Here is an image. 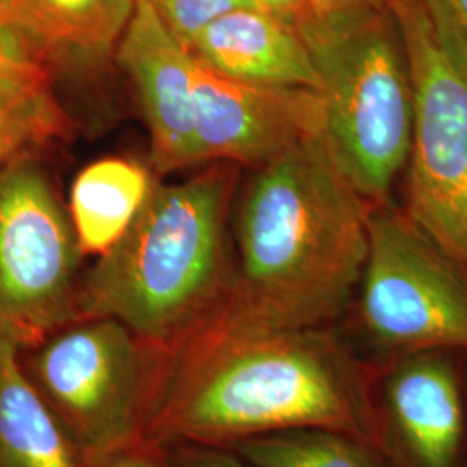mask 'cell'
I'll return each instance as SVG.
<instances>
[{
    "mask_svg": "<svg viewBox=\"0 0 467 467\" xmlns=\"http://www.w3.org/2000/svg\"><path fill=\"white\" fill-rule=\"evenodd\" d=\"M464 384H466V400H467V355H464Z\"/></svg>",
    "mask_w": 467,
    "mask_h": 467,
    "instance_id": "25",
    "label": "cell"
},
{
    "mask_svg": "<svg viewBox=\"0 0 467 467\" xmlns=\"http://www.w3.org/2000/svg\"><path fill=\"white\" fill-rule=\"evenodd\" d=\"M300 428L355 434L389 453L366 368L326 327L241 331L208 316L154 351L144 445L229 449Z\"/></svg>",
    "mask_w": 467,
    "mask_h": 467,
    "instance_id": "1",
    "label": "cell"
},
{
    "mask_svg": "<svg viewBox=\"0 0 467 467\" xmlns=\"http://www.w3.org/2000/svg\"><path fill=\"white\" fill-rule=\"evenodd\" d=\"M358 314L370 341L395 358L419 351L467 355V275L388 202L368 215Z\"/></svg>",
    "mask_w": 467,
    "mask_h": 467,
    "instance_id": "8",
    "label": "cell"
},
{
    "mask_svg": "<svg viewBox=\"0 0 467 467\" xmlns=\"http://www.w3.org/2000/svg\"><path fill=\"white\" fill-rule=\"evenodd\" d=\"M0 467H88L13 347H0Z\"/></svg>",
    "mask_w": 467,
    "mask_h": 467,
    "instance_id": "15",
    "label": "cell"
},
{
    "mask_svg": "<svg viewBox=\"0 0 467 467\" xmlns=\"http://www.w3.org/2000/svg\"><path fill=\"white\" fill-rule=\"evenodd\" d=\"M156 182L148 168L127 158H102L77 175L69 220L84 256L99 258L132 227Z\"/></svg>",
    "mask_w": 467,
    "mask_h": 467,
    "instance_id": "14",
    "label": "cell"
},
{
    "mask_svg": "<svg viewBox=\"0 0 467 467\" xmlns=\"http://www.w3.org/2000/svg\"><path fill=\"white\" fill-rule=\"evenodd\" d=\"M393 15L414 87L405 215L467 275V77L440 49L420 0Z\"/></svg>",
    "mask_w": 467,
    "mask_h": 467,
    "instance_id": "7",
    "label": "cell"
},
{
    "mask_svg": "<svg viewBox=\"0 0 467 467\" xmlns=\"http://www.w3.org/2000/svg\"><path fill=\"white\" fill-rule=\"evenodd\" d=\"M229 449L254 467H401L368 440L326 428L253 436Z\"/></svg>",
    "mask_w": 467,
    "mask_h": 467,
    "instance_id": "17",
    "label": "cell"
},
{
    "mask_svg": "<svg viewBox=\"0 0 467 467\" xmlns=\"http://www.w3.org/2000/svg\"><path fill=\"white\" fill-rule=\"evenodd\" d=\"M372 206L324 135L253 168L235 208L233 284L212 317L241 331L326 327L358 289Z\"/></svg>",
    "mask_w": 467,
    "mask_h": 467,
    "instance_id": "2",
    "label": "cell"
},
{
    "mask_svg": "<svg viewBox=\"0 0 467 467\" xmlns=\"http://www.w3.org/2000/svg\"><path fill=\"white\" fill-rule=\"evenodd\" d=\"M420 5L440 49L467 77V0H420Z\"/></svg>",
    "mask_w": 467,
    "mask_h": 467,
    "instance_id": "19",
    "label": "cell"
},
{
    "mask_svg": "<svg viewBox=\"0 0 467 467\" xmlns=\"http://www.w3.org/2000/svg\"><path fill=\"white\" fill-rule=\"evenodd\" d=\"M194 134L200 163L260 167L324 135V102L312 88L237 82L198 61Z\"/></svg>",
    "mask_w": 467,
    "mask_h": 467,
    "instance_id": "9",
    "label": "cell"
},
{
    "mask_svg": "<svg viewBox=\"0 0 467 467\" xmlns=\"http://www.w3.org/2000/svg\"><path fill=\"white\" fill-rule=\"evenodd\" d=\"M324 102V139L336 167L370 204L388 202L407 167L414 87L393 9L308 17Z\"/></svg>",
    "mask_w": 467,
    "mask_h": 467,
    "instance_id": "4",
    "label": "cell"
},
{
    "mask_svg": "<svg viewBox=\"0 0 467 467\" xmlns=\"http://www.w3.org/2000/svg\"><path fill=\"white\" fill-rule=\"evenodd\" d=\"M239 165L156 184L132 227L82 279V318L111 317L156 353L192 333L234 279L229 237Z\"/></svg>",
    "mask_w": 467,
    "mask_h": 467,
    "instance_id": "3",
    "label": "cell"
},
{
    "mask_svg": "<svg viewBox=\"0 0 467 467\" xmlns=\"http://www.w3.org/2000/svg\"><path fill=\"white\" fill-rule=\"evenodd\" d=\"M383 405L388 445L401 467L464 466V355L430 350L395 358L384 379Z\"/></svg>",
    "mask_w": 467,
    "mask_h": 467,
    "instance_id": "10",
    "label": "cell"
},
{
    "mask_svg": "<svg viewBox=\"0 0 467 467\" xmlns=\"http://www.w3.org/2000/svg\"><path fill=\"white\" fill-rule=\"evenodd\" d=\"M152 11L189 49L196 38L218 19L234 9L254 5L253 0H146ZM256 7V5H254Z\"/></svg>",
    "mask_w": 467,
    "mask_h": 467,
    "instance_id": "18",
    "label": "cell"
},
{
    "mask_svg": "<svg viewBox=\"0 0 467 467\" xmlns=\"http://www.w3.org/2000/svg\"><path fill=\"white\" fill-rule=\"evenodd\" d=\"M191 50L202 67L237 82L320 90L317 67L300 32L254 5L215 19Z\"/></svg>",
    "mask_w": 467,
    "mask_h": 467,
    "instance_id": "12",
    "label": "cell"
},
{
    "mask_svg": "<svg viewBox=\"0 0 467 467\" xmlns=\"http://www.w3.org/2000/svg\"><path fill=\"white\" fill-rule=\"evenodd\" d=\"M115 56L137 92L150 130L152 167L168 173L201 165L194 134L198 59L192 50L168 30L146 0H137Z\"/></svg>",
    "mask_w": 467,
    "mask_h": 467,
    "instance_id": "11",
    "label": "cell"
},
{
    "mask_svg": "<svg viewBox=\"0 0 467 467\" xmlns=\"http://www.w3.org/2000/svg\"><path fill=\"white\" fill-rule=\"evenodd\" d=\"M82 256L42 167L26 154L0 168V347L23 355L82 320Z\"/></svg>",
    "mask_w": 467,
    "mask_h": 467,
    "instance_id": "6",
    "label": "cell"
},
{
    "mask_svg": "<svg viewBox=\"0 0 467 467\" xmlns=\"http://www.w3.org/2000/svg\"><path fill=\"white\" fill-rule=\"evenodd\" d=\"M69 119L49 67L36 57L0 65V168L30 150L67 139Z\"/></svg>",
    "mask_w": 467,
    "mask_h": 467,
    "instance_id": "16",
    "label": "cell"
},
{
    "mask_svg": "<svg viewBox=\"0 0 467 467\" xmlns=\"http://www.w3.org/2000/svg\"><path fill=\"white\" fill-rule=\"evenodd\" d=\"M170 467H254L227 447L175 445L167 455Z\"/></svg>",
    "mask_w": 467,
    "mask_h": 467,
    "instance_id": "20",
    "label": "cell"
},
{
    "mask_svg": "<svg viewBox=\"0 0 467 467\" xmlns=\"http://www.w3.org/2000/svg\"><path fill=\"white\" fill-rule=\"evenodd\" d=\"M21 57H35V56L25 44V40L0 17V65L21 59Z\"/></svg>",
    "mask_w": 467,
    "mask_h": 467,
    "instance_id": "24",
    "label": "cell"
},
{
    "mask_svg": "<svg viewBox=\"0 0 467 467\" xmlns=\"http://www.w3.org/2000/svg\"><path fill=\"white\" fill-rule=\"evenodd\" d=\"M135 2L0 0V17L46 67H98L117 52Z\"/></svg>",
    "mask_w": 467,
    "mask_h": 467,
    "instance_id": "13",
    "label": "cell"
},
{
    "mask_svg": "<svg viewBox=\"0 0 467 467\" xmlns=\"http://www.w3.org/2000/svg\"><path fill=\"white\" fill-rule=\"evenodd\" d=\"M92 467H170L167 459L160 455L158 449L148 445H137L130 451H121L115 457Z\"/></svg>",
    "mask_w": 467,
    "mask_h": 467,
    "instance_id": "23",
    "label": "cell"
},
{
    "mask_svg": "<svg viewBox=\"0 0 467 467\" xmlns=\"http://www.w3.org/2000/svg\"><path fill=\"white\" fill-rule=\"evenodd\" d=\"M397 0H310L314 16H337L358 11H391Z\"/></svg>",
    "mask_w": 467,
    "mask_h": 467,
    "instance_id": "21",
    "label": "cell"
},
{
    "mask_svg": "<svg viewBox=\"0 0 467 467\" xmlns=\"http://www.w3.org/2000/svg\"><path fill=\"white\" fill-rule=\"evenodd\" d=\"M256 7L267 11L268 15L279 17L293 28H300L301 25L312 16L310 0H253Z\"/></svg>",
    "mask_w": 467,
    "mask_h": 467,
    "instance_id": "22",
    "label": "cell"
},
{
    "mask_svg": "<svg viewBox=\"0 0 467 467\" xmlns=\"http://www.w3.org/2000/svg\"><path fill=\"white\" fill-rule=\"evenodd\" d=\"M21 360L88 467L144 443L154 353L117 318L77 320Z\"/></svg>",
    "mask_w": 467,
    "mask_h": 467,
    "instance_id": "5",
    "label": "cell"
}]
</instances>
